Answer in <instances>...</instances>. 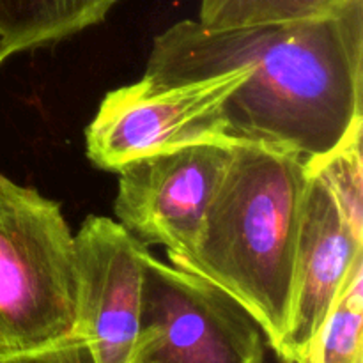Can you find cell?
Instances as JSON below:
<instances>
[{"label": "cell", "mask_w": 363, "mask_h": 363, "mask_svg": "<svg viewBox=\"0 0 363 363\" xmlns=\"http://www.w3.org/2000/svg\"><path fill=\"white\" fill-rule=\"evenodd\" d=\"M240 67L247 77L223 105L229 140L307 163L330 155L363 123V0L250 27L177 21L155 38L142 78L181 84Z\"/></svg>", "instance_id": "6da1fadb"}, {"label": "cell", "mask_w": 363, "mask_h": 363, "mask_svg": "<svg viewBox=\"0 0 363 363\" xmlns=\"http://www.w3.org/2000/svg\"><path fill=\"white\" fill-rule=\"evenodd\" d=\"M307 179L308 163L298 156L236 142L197 236L169 255L240 301L273 351L289 323Z\"/></svg>", "instance_id": "7a4b0ae2"}, {"label": "cell", "mask_w": 363, "mask_h": 363, "mask_svg": "<svg viewBox=\"0 0 363 363\" xmlns=\"http://www.w3.org/2000/svg\"><path fill=\"white\" fill-rule=\"evenodd\" d=\"M77 250L60 204L0 174V354L73 335Z\"/></svg>", "instance_id": "3957f363"}, {"label": "cell", "mask_w": 363, "mask_h": 363, "mask_svg": "<svg viewBox=\"0 0 363 363\" xmlns=\"http://www.w3.org/2000/svg\"><path fill=\"white\" fill-rule=\"evenodd\" d=\"M362 126L330 155L308 163L289 323L275 351L282 363L308 353L347 275L363 259Z\"/></svg>", "instance_id": "277c9868"}, {"label": "cell", "mask_w": 363, "mask_h": 363, "mask_svg": "<svg viewBox=\"0 0 363 363\" xmlns=\"http://www.w3.org/2000/svg\"><path fill=\"white\" fill-rule=\"evenodd\" d=\"M133 363H264V333L222 287L149 254Z\"/></svg>", "instance_id": "5b68a950"}, {"label": "cell", "mask_w": 363, "mask_h": 363, "mask_svg": "<svg viewBox=\"0 0 363 363\" xmlns=\"http://www.w3.org/2000/svg\"><path fill=\"white\" fill-rule=\"evenodd\" d=\"M247 69L181 84H135L108 92L85 131L87 156L98 169L124 165L167 149L225 137L223 105ZM233 142V140H230Z\"/></svg>", "instance_id": "8992f818"}, {"label": "cell", "mask_w": 363, "mask_h": 363, "mask_svg": "<svg viewBox=\"0 0 363 363\" xmlns=\"http://www.w3.org/2000/svg\"><path fill=\"white\" fill-rule=\"evenodd\" d=\"M236 142L206 140L167 149L119 170L113 211L140 243L169 255L191 245L222 181Z\"/></svg>", "instance_id": "52a82bcc"}, {"label": "cell", "mask_w": 363, "mask_h": 363, "mask_svg": "<svg viewBox=\"0 0 363 363\" xmlns=\"http://www.w3.org/2000/svg\"><path fill=\"white\" fill-rule=\"evenodd\" d=\"M77 323L96 363H133L145 259L151 252L119 222L87 216L74 236Z\"/></svg>", "instance_id": "ba28073f"}, {"label": "cell", "mask_w": 363, "mask_h": 363, "mask_svg": "<svg viewBox=\"0 0 363 363\" xmlns=\"http://www.w3.org/2000/svg\"><path fill=\"white\" fill-rule=\"evenodd\" d=\"M119 0H0L4 57L55 45L99 25Z\"/></svg>", "instance_id": "9c48e42d"}, {"label": "cell", "mask_w": 363, "mask_h": 363, "mask_svg": "<svg viewBox=\"0 0 363 363\" xmlns=\"http://www.w3.org/2000/svg\"><path fill=\"white\" fill-rule=\"evenodd\" d=\"M363 259L347 275L308 353L294 363H363Z\"/></svg>", "instance_id": "30bf717a"}, {"label": "cell", "mask_w": 363, "mask_h": 363, "mask_svg": "<svg viewBox=\"0 0 363 363\" xmlns=\"http://www.w3.org/2000/svg\"><path fill=\"white\" fill-rule=\"evenodd\" d=\"M335 0H201L199 23L208 28H236L314 16Z\"/></svg>", "instance_id": "8fae6325"}, {"label": "cell", "mask_w": 363, "mask_h": 363, "mask_svg": "<svg viewBox=\"0 0 363 363\" xmlns=\"http://www.w3.org/2000/svg\"><path fill=\"white\" fill-rule=\"evenodd\" d=\"M0 363H96L91 347L78 335L25 353L0 354Z\"/></svg>", "instance_id": "7c38bea8"}, {"label": "cell", "mask_w": 363, "mask_h": 363, "mask_svg": "<svg viewBox=\"0 0 363 363\" xmlns=\"http://www.w3.org/2000/svg\"><path fill=\"white\" fill-rule=\"evenodd\" d=\"M4 60H6V57H4V53H2V46H0V64H2Z\"/></svg>", "instance_id": "4fadbf2b"}]
</instances>
